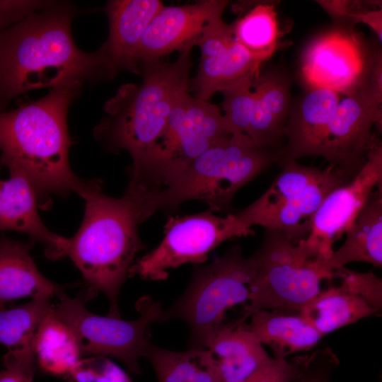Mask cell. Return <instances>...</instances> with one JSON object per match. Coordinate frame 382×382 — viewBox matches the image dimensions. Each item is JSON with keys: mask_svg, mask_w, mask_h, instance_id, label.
Wrapping results in <instances>:
<instances>
[{"mask_svg": "<svg viewBox=\"0 0 382 382\" xmlns=\"http://www.w3.org/2000/svg\"><path fill=\"white\" fill-rule=\"evenodd\" d=\"M74 12L65 4L33 13L0 32V107L35 89L69 80L109 78L98 51L87 53L71 34Z\"/></svg>", "mask_w": 382, "mask_h": 382, "instance_id": "cell-1", "label": "cell"}, {"mask_svg": "<svg viewBox=\"0 0 382 382\" xmlns=\"http://www.w3.org/2000/svg\"><path fill=\"white\" fill-rule=\"evenodd\" d=\"M84 82L64 81L37 100L0 110L1 161L23 173L40 195L78 192L83 180L71 170L67 112Z\"/></svg>", "mask_w": 382, "mask_h": 382, "instance_id": "cell-2", "label": "cell"}, {"mask_svg": "<svg viewBox=\"0 0 382 382\" xmlns=\"http://www.w3.org/2000/svg\"><path fill=\"white\" fill-rule=\"evenodd\" d=\"M85 201L84 217L77 233L66 238L70 257L94 291L110 302L109 315L120 318L119 294L137 253L145 248L134 204L126 195L115 198L102 190L99 180H83L77 192Z\"/></svg>", "mask_w": 382, "mask_h": 382, "instance_id": "cell-3", "label": "cell"}, {"mask_svg": "<svg viewBox=\"0 0 382 382\" xmlns=\"http://www.w3.org/2000/svg\"><path fill=\"white\" fill-rule=\"evenodd\" d=\"M191 50L180 51L173 62L141 63V83L122 85L105 104L106 115L94 136L111 149L127 151L133 161L132 171L145 163L175 104L189 91Z\"/></svg>", "mask_w": 382, "mask_h": 382, "instance_id": "cell-4", "label": "cell"}, {"mask_svg": "<svg viewBox=\"0 0 382 382\" xmlns=\"http://www.w3.org/2000/svg\"><path fill=\"white\" fill-rule=\"evenodd\" d=\"M279 161V151L263 149L245 135H231L202 153L162 188L127 195L139 223L190 200L204 202L214 212L226 210L242 187Z\"/></svg>", "mask_w": 382, "mask_h": 382, "instance_id": "cell-5", "label": "cell"}, {"mask_svg": "<svg viewBox=\"0 0 382 382\" xmlns=\"http://www.w3.org/2000/svg\"><path fill=\"white\" fill-rule=\"evenodd\" d=\"M184 93L145 163L131 172L127 192L141 195L162 188L213 145L229 138L219 107Z\"/></svg>", "mask_w": 382, "mask_h": 382, "instance_id": "cell-6", "label": "cell"}, {"mask_svg": "<svg viewBox=\"0 0 382 382\" xmlns=\"http://www.w3.org/2000/svg\"><path fill=\"white\" fill-rule=\"evenodd\" d=\"M251 256L255 271L240 318L243 321L260 310L300 313L320 291L321 282L332 279L324 260L311 257L299 243H291L277 230L265 229L260 246Z\"/></svg>", "mask_w": 382, "mask_h": 382, "instance_id": "cell-7", "label": "cell"}, {"mask_svg": "<svg viewBox=\"0 0 382 382\" xmlns=\"http://www.w3.org/2000/svg\"><path fill=\"white\" fill-rule=\"evenodd\" d=\"M255 271L252 256L244 257L239 245L208 265H195L185 292L163 311V322L183 320L190 330L189 348L207 349L210 338L225 324L226 311L247 304Z\"/></svg>", "mask_w": 382, "mask_h": 382, "instance_id": "cell-8", "label": "cell"}, {"mask_svg": "<svg viewBox=\"0 0 382 382\" xmlns=\"http://www.w3.org/2000/svg\"><path fill=\"white\" fill-rule=\"evenodd\" d=\"M95 292L90 289L71 298L63 289L56 295L58 302L54 311L75 335L81 357H111L123 362L131 373L141 374L139 358L145 357L151 343L150 325L163 322L164 310L160 302L149 296H141L135 304L139 317L124 320L90 312L86 303Z\"/></svg>", "mask_w": 382, "mask_h": 382, "instance_id": "cell-9", "label": "cell"}, {"mask_svg": "<svg viewBox=\"0 0 382 382\" xmlns=\"http://www.w3.org/2000/svg\"><path fill=\"white\" fill-rule=\"evenodd\" d=\"M279 165L282 170L270 187L241 212L252 227L281 231L297 244L308 236L313 217L327 195L349 181L329 166L320 169L294 160Z\"/></svg>", "mask_w": 382, "mask_h": 382, "instance_id": "cell-10", "label": "cell"}, {"mask_svg": "<svg viewBox=\"0 0 382 382\" xmlns=\"http://www.w3.org/2000/svg\"><path fill=\"white\" fill-rule=\"evenodd\" d=\"M214 212L209 209L190 215L169 216L161 243L133 264L129 277L164 280L168 270L186 263H204L209 253L224 241L254 234L241 210L226 216Z\"/></svg>", "mask_w": 382, "mask_h": 382, "instance_id": "cell-11", "label": "cell"}, {"mask_svg": "<svg viewBox=\"0 0 382 382\" xmlns=\"http://www.w3.org/2000/svg\"><path fill=\"white\" fill-rule=\"evenodd\" d=\"M369 47L355 29L333 26L306 45L301 60L307 88H327L342 96L354 92L364 77Z\"/></svg>", "mask_w": 382, "mask_h": 382, "instance_id": "cell-12", "label": "cell"}, {"mask_svg": "<svg viewBox=\"0 0 382 382\" xmlns=\"http://www.w3.org/2000/svg\"><path fill=\"white\" fill-rule=\"evenodd\" d=\"M381 185L382 144L378 139L357 175L324 198L313 217L308 236L299 243L311 257L329 258L334 251L333 244L345 233L371 195Z\"/></svg>", "mask_w": 382, "mask_h": 382, "instance_id": "cell-13", "label": "cell"}, {"mask_svg": "<svg viewBox=\"0 0 382 382\" xmlns=\"http://www.w3.org/2000/svg\"><path fill=\"white\" fill-rule=\"evenodd\" d=\"M381 132L382 121L371 111L357 91L341 98L329 122L320 157L334 172L351 181L365 164Z\"/></svg>", "mask_w": 382, "mask_h": 382, "instance_id": "cell-14", "label": "cell"}, {"mask_svg": "<svg viewBox=\"0 0 382 382\" xmlns=\"http://www.w3.org/2000/svg\"><path fill=\"white\" fill-rule=\"evenodd\" d=\"M227 4L228 1L206 0L183 6H163L141 37L136 57L138 69L141 63L158 60L175 50L192 48L204 28L222 17Z\"/></svg>", "mask_w": 382, "mask_h": 382, "instance_id": "cell-15", "label": "cell"}, {"mask_svg": "<svg viewBox=\"0 0 382 382\" xmlns=\"http://www.w3.org/2000/svg\"><path fill=\"white\" fill-rule=\"evenodd\" d=\"M159 0H113L105 11L109 21V35L98 50L105 63L109 78L120 71L140 74L136 61L144 32L163 6Z\"/></svg>", "mask_w": 382, "mask_h": 382, "instance_id": "cell-16", "label": "cell"}, {"mask_svg": "<svg viewBox=\"0 0 382 382\" xmlns=\"http://www.w3.org/2000/svg\"><path fill=\"white\" fill-rule=\"evenodd\" d=\"M341 94L327 88H307L291 103L279 162L320 157L327 128Z\"/></svg>", "mask_w": 382, "mask_h": 382, "instance_id": "cell-17", "label": "cell"}, {"mask_svg": "<svg viewBox=\"0 0 382 382\" xmlns=\"http://www.w3.org/2000/svg\"><path fill=\"white\" fill-rule=\"evenodd\" d=\"M10 178L0 181V231H16L30 236L45 246L50 259L64 256L66 238L50 231L37 211L36 192L20 171L9 170Z\"/></svg>", "mask_w": 382, "mask_h": 382, "instance_id": "cell-18", "label": "cell"}, {"mask_svg": "<svg viewBox=\"0 0 382 382\" xmlns=\"http://www.w3.org/2000/svg\"><path fill=\"white\" fill-rule=\"evenodd\" d=\"M253 88L255 105L246 135L256 145L279 151L291 108V81L282 71L260 72Z\"/></svg>", "mask_w": 382, "mask_h": 382, "instance_id": "cell-19", "label": "cell"}, {"mask_svg": "<svg viewBox=\"0 0 382 382\" xmlns=\"http://www.w3.org/2000/svg\"><path fill=\"white\" fill-rule=\"evenodd\" d=\"M195 77L190 79L189 91L195 98L208 101L241 78L260 71L262 63L255 59L235 37L219 40L205 47Z\"/></svg>", "mask_w": 382, "mask_h": 382, "instance_id": "cell-20", "label": "cell"}, {"mask_svg": "<svg viewBox=\"0 0 382 382\" xmlns=\"http://www.w3.org/2000/svg\"><path fill=\"white\" fill-rule=\"evenodd\" d=\"M207 349L216 361L221 382L243 381L270 357L241 318L222 325Z\"/></svg>", "mask_w": 382, "mask_h": 382, "instance_id": "cell-21", "label": "cell"}, {"mask_svg": "<svg viewBox=\"0 0 382 382\" xmlns=\"http://www.w3.org/2000/svg\"><path fill=\"white\" fill-rule=\"evenodd\" d=\"M343 244L324 260L332 272L354 262L382 267V185L371 195L345 232Z\"/></svg>", "mask_w": 382, "mask_h": 382, "instance_id": "cell-22", "label": "cell"}, {"mask_svg": "<svg viewBox=\"0 0 382 382\" xmlns=\"http://www.w3.org/2000/svg\"><path fill=\"white\" fill-rule=\"evenodd\" d=\"M250 318L247 328L262 345L270 348L275 358L286 359L310 350L323 337L299 312L260 310Z\"/></svg>", "mask_w": 382, "mask_h": 382, "instance_id": "cell-23", "label": "cell"}, {"mask_svg": "<svg viewBox=\"0 0 382 382\" xmlns=\"http://www.w3.org/2000/svg\"><path fill=\"white\" fill-rule=\"evenodd\" d=\"M30 244L0 238V301L54 297L64 287L43 276L30 255Z\"/></svg>", "mask_w": 382, "mask_h": 382, "instance_id": "cell-24", "label": "cell"}, {"mask_svg": "<svg viewBox=\"0 0 382 382\" xmlns=\"http://www.w3.org/2000/svg\"><path fill=\"white\" fill-rule=\"evenodd\" d=\"M300 313L323 336L378 313L364 299L340 285L321 289Z\"/></svg>", "mask_w": 382, "mask_h": 382, "instance_id": "cell-25", "label": "cell"}, {"mask_svg": "<svg viewBox=\"0 0 382 382\" xmlns=\"http://www.w3.org/2000/svg\"><path fill=\"white\" fill-rule=\"evenodd\" d=\"M33 349L36 363L49 374L65 376L81 359L75 335L52 306L37 329Z\"/></svg>", "mask_w": 382, "mask_h": 382, "instance_id": "cell-26", "label": "cell"}, {"mask_svg": "<svg viewBox=\"0 0 382 382\" xmlns=\"http://www.w3.org/2000/svg\"><path fill=\"white\" fill-rule=\"evenodd\" d=\"M145 357L158 382H221L216 361L207 349L178 352L151 343Z\"/></svg>", "mask_w": 382, "mask_h": 382, "instance_id": "cell-27", "label": "cell"}, {"mask_svg": "<svg viewBox=\"0 0 382 382\" xmlns=\"http://www.w3.org/2000/svg\"><path fill=\"white\" fill-rule=\"evenodd\" d=\"M275 6L260 3L232 23L235 39L262 63L279 47L280 30Z\"/></svg>", "mask_w": 382, "mask_h": 382, "instance_id": "cell-28", "label": "cell"}, {"mask_svg": "<svg viewBox=\"0 0 382 382\" xmlns=\"http://www.w3.org/2000/svg\"><path fill=\"white\" fill-rule=\"evenodd\" d=\"M52 297L33 298L21 306L0 311V343L8 352L33 348L37 329L50 309Z\"/></svg>", "mask_w": 382, "mask_h": 382, "instance_id": "cell-29", "label": "cell"}, {"mask_svg": "<svg viewBox=\"0 0 382 382\" xmlns=\"http://www.w3.org/2000/svg\"><path fill=\"white\" fill-rule=\"evenodd\" d=\"M260 72L241 78L221 92L224 97L223 118L231 135H246L255 105L253 81Z\"/></svg>", "mask_w": 382, "mask_h": 382, "instance_id": "cell-30", "label": "cell"}, {"mask_svg": "<svg viewBox=\"0 0 382 382\" xmlns=\"http://www.w3.org/2000/svg\"><path fill=\"white\" fill-rule=\"evenodd\" d=\"M66 376L74 382H133L118 365L100 356L81 359Z\"/></svg>", "mask_w": 382, "mask_h": 382, "instance_id": "cell-31", "label": "cell"}, {"mask_svg": "<svg viewBox=\"0 0 382 382\" xmlns=\"http://www.w3.org/2000/svg\"><path fill=\"white\" fill-rule=\"evenodd\" d=\"M349 292L364 299L378 313L382 307V281L371 272H359L342 267L332 271V279Z\"/></svg>", "mask_w": 382, "mask_h": 382, "instance_id": "cell-32", "label": "cell"}, {"mask_svg": "<svg viewBox=\"0 0 382 382\" xmlns=\"http://www.w3.org/2000/svg\"><path fill=\"white\" fill-rule=\"evenodd\" d=\"M380 121H382V54L376 46L370 45L367 66L356 90Z\"/></svg>", "mask_w": 382, "mask_h": 382, "instance_id": "cell-33", "label": "cell"}, {"mask_svg": "<svg viewBox=\"0 0 382 382\" xmlns=\"http://www.w3.org/2000/svg\"><path fill=\"white\" fill-rule=\"evenodd\" d=\"M3 364L0 382H33L37 363L33 348L8 352Z\"/></svg>", "mask_w": 382, "mask_h": 382, "instance_id": "cell-34", "label": "cell"}, {"mask_svg": "<svg viewBox=\"0 0 382 382\" xmlns=\"http://www.w3.org/2000/svg\"><path fill=\"white\" fill-rule=\"evenodd\" d=\"M299 359L300 372L293 382H330L331 372L338 361L328 349Z\"/></svg>", "mask_w": 382, "mask_h": 382, "instance_id": "cell-35", "label": "cell"}, {"mask_svg": "<svg viewBox=\"0 0 382 382\" xmlns=\"http://www.w3.org/2000/svg\"><path fill=\"white\" fill-rule=\"evenodd\" d=\"M300 372L299 357L289 361L270 357L260 367L241 382H293Z\"/></svg>", "mask_w": 382, "mask_h": 382, "instance_id": "cell-36", "label": "cell"}, {"mask_svg": "<svg viewBox=\"0 0 382 382\" xmlns=\"http://www.w3.org/2000/svg\"><path fill=\"white\" fill-rule=\"evenodd\" d=\"M57 4L50 1L0 0V32Z\"/></svg>", "mask_w": 382, "mask_h": 382, "instance_id": "cell-37", "label": "cell"}, {"mask_svg": "<svg viewBox=\"0 0 382 382\" xmlns=\"http://www.w3.org/2000/svg\"><path fill=\"white\" fill-rule=\"evenodd\" d=\"M316 2L328 13L334 26L344 29H354L352 14L366 10L361 8L363 3L347 0H318Z\"/></svg>", "mask_w": 382, "mask_h": 382, "instance_id": "cell-38", "label": "cell"}, {"mask_svg": "<svg viewBox=\"0 0 382 382\" xmlns=\"http://www.w3.org/2000/svg\"><path fill=\"white\" fill-rule=\"evenodd\" d=\"M354 25L363 23L369 26L377 36L378 42H382V9L370 8L353 13L352 15Z\"/></svg>", "mask_w": 382, "mask_h": 382, "instance_id": "cell-39", "label": "cell"}, {"mask_svg": "<svg viewBox=\"0 0 382 382\" xmlns=\"http://www.w3.org/2000/svg\"><path fill=\"white\" fill-rule=\"evenodd\" d=\"M6 303L0 301V311L5 308Z\"/></svg>", "mask_w": 382, "mask_h": 382, "instance_id": "cell-40", "label": "cell"}]
</instances>
